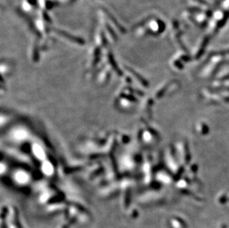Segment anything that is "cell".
I'll use <instances>...</instances> for the list:
<instances>
[{"label":"cell","mask_w":229,"mask_h":228,"mask_svg":"<svg viewBox=\"0 0 229 228\" xmlns=\"http://www.w3.org/2000/svg\"><path fill=\"white\" fill-rule=\"evenodd\" d=\"M60 33L61 34V35H63V36H65L67 37L68 39L71 40V41H75V42H77V43H79V44H83V40L81 39V38H77V37H75V36H73L70 35V34L68 33H65L64 31H60Z\"/></svg>","instance_id":"6da1fadb"},{"label":"cell","mask_w":229,"mask_h":228,"mask_svg":"<svg viewBox=\"0 0 229 228\" xmlns=\"http://www.w3.org/2000/svg\"><path fill=\"white\" fill-rule=\"evenodd\" d=\"M228 17H229V13H228V14L226 15L225 17L223 18V19H222V21H220V22H219L218 25H217V29H220V28H222V27L223 26V25H224V24L225 23L226 20H227V19H228Z\"/></svg>","instance_id":"7a4b0ae2"}]
</instances>
